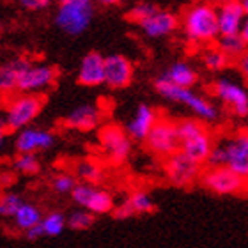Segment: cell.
Instances as JSON below:
<instances>
[{"label":"cell","mask_w":248,"mask_h":248,"mask_svg":"<svg viewBox=\"0 0 248 248\" xmlns=\"http://www.w3.org/2000/svg\"><path fill=\"white\" fill-rule=\"evenodd\" d=\"M43 231L45 236H59L64 231V227L67 225V218L59 211L48 213L46 217H43Z\"/></svg>","instance_id":"29"},{"label":"cell","mask_w":248,"mask_h":248,"mask_svg":"<svg viewBox=\"0 0 248 248\" xmlns=\"http://www.w3.org/2000/svg\"><path fill=\"white\" fill-rule=\"evenodd\" d=\"M71 199L77 202L78 206L91 211L93 215H107L114 211V199L107 190H101L94 185H80L73 190Z\"/></svg>","instance_id":"12"},{"label":"cell","mask_w":248,"mask_h":248,"mask_svg":"<svg viewBox=\"0 0 248 248\" xmlns=\"http://www.w3.org/2000/svg\"><path fill=\"white\" fill-rule=\"evenodd\" d=\"M247 131H248V129H247Z\"/></svg>","instance_id":"42"},{"label":"cell","mask_w":248,"mask_h":248,"mask_svg":"<svg viewBox=\"0 0 248 248\" xmlns=\"http://www.w3.org/2000/svg\"><path fill=\"white\" fill-rule=\"evenodd\" d=\"M93 15V4H80V2L59 4V9L55 13V25L69 36H78L87 31Z\"/></svg>","instance_id":"8"},{"label":"cell","mask_w":248,"mask_h":248,"mask_svg":"<svg viewBox=\"0 0 248 248\" xmlns=\"http://www.w3.org/2000/svg\"><path fill=\"white\" fill-rule=\"evenodd\" d=\"M213 94L227 107L234 115H248V93L243 85H239L232 78H218L213 83Z\"/></svg>","instance_id":"11"},{"label":"cell","mask_w":248,"mask_h":248,"mask_svg":"<svg viewBox=\"0 0 248 248\" xmlns=\"http://www.w3.org/2000/svg\"><path fill=\"white\" fill-rule=\"evenodd\" d=\"M158 11V7H155L153 4H147V2H140V4L133 5L128 13V20L135 21V23H144L149 16H153Z\"/></svg>","instance_id":"32"},{"label":"cell","mask_w":248,"mask_h":248,"mask_svg":"<svg viewBox=\"0 0 248 248\" xmlns=\"http://www.w3.org/2000/svg\"><path fill=\"white\" fill-rule=\"evenodd\" d=\"M23 234H25V238L29 239V241H36V239H39V238H43V236H45V231H43V225L39 223V225L29 229V231H27V232H23Z\"/></svg>","instance_id":"37"},{"label":"cell","mask_w":248,"mask_h":248,"mask_svg":"<svg viewBox=\"0 0 248 248\" xmlns=\"http://www.w3.org/2000/svg\"><path fill=\"white\" fill-rule=\"evenodd\" d=\"M131 137L117 124H105L99 129V145L103 147L105 155L112 163L119 165L129 156L131 151Z\"/></svg>","instance_id":"10"},{"label":"cell","mask_w":248,"mask_h":248,"mask_svg":"<svg viewBox=\"0 0 248 248\" xmlns=\"http://www.w3.org/2000/svg\"><path fill=\"white\" fill-rule=\"evenodd\" d=\"M13 222H15L16 229H20L21 232H27L29 229L36 227V225H39V223L43 222V215L37 206L25 202V204L20 207V211L15 215Z\"/></svg>","instance_id":"23"},{"label":"cell","mask_w":248,"mask_h":248,"mask_svg":"<svg viewBox=\"0 0 248 248\" xmlns=\"http://www.w3.org/2000/svg\"><path fill=\"white\" fill-rule=\"evenodd\" d=\"M163 78L172 83H176V85H179V87L191 89L197 82V71H195V67L190 66L188 62H176V64H172V66L167 69Z\"/></svg>","instance_id":"22"},{"label":"cell","mask_w":248,"mask_h":248,"mask_svg":"<svg viewBox=\"0 0 248 248\" xmlns=\"http://www.w3.org/2000/svg\"><path fill=\"white\" fill-rule=\"evenodd\" d=\"M202 186L217 195H245L248 181L229 167H209L201 176Z\"/></svg>","instance_id":"6"},{"label":"cell","mask_w":248,"mask_h":248,"mask_svg":"<svg viewBox=\"0 0 248 248\" xmlns=\"http://www.w3.org/2000/svg\"><path fill=\"white\" fill-rule=\"evenodd\" d=\"M163 172L169 183L177 188H188L197 179H201V163L191 160L190 156L185 155L183 151H177L176 155L169 156L163 165Z\"/></svg>","instance_id":"9"},{"label":"cell","mask_w":248,"mask_h":248,"mask_svg":"<svg viewBox=\"0 0 248 248\" xmlns=\"http://www.w3.org/2000/svg\"><path fill=\"white\" fill-rule=\"evenodd\" d=\"M179 137H181V151L188 155L197 163H207L213 153L215 142L209 129L199 121L186 119L177 124Z\"/></svg>","instance_id":"4"},{"label":"cell","mask_w":248,"mask_h":248,"mask_svg":"<svg viewBox=\"0 0 248 248\" xmlns=\"http://www.w3.org/2000/svg\"><path fill=\"white\" fill-rule=\"evenodd\" d=\"M31 62L27 59H11L0 67V91L2 94H13L18 93V83Z\"/></svg>","instance_id":"20"},{"label":"cell","mask_w":248,"mask_h":248,"mask_svg":"<svg viewBox=\"0 0 248 248\" xmlns=\"http://www.w3.org/2000/svg\"><path fill=\"white\" fill-rule=\"evenodd\" d=\"M209 167H229L248 181V131H238L215 144Z\"/></svg>","instance_id":"2"},{"label":"cell","mask_w":248,"mask_h":248,"mask_svg":"<svg viewBox=\"0 0 248 248\" xmlns=\"http://www.w3.org/2000/svg\"><path fill=\"white\" fill-rule=\"evenodd\" d=\"M229 59H236L238 61L241 55L248 50V43L243 39L241 34H234V36H220L218 37V45Z\"/></svg>","instance_id":"25"},{"label":"cell","mask_w":248,"mask_h":248,"mask_svg":"<svg viewBox=\"0 0 248 248\" xmlns=\"http://www.w3.org/2000/svg\"><path fill=\"white\" fill-rule=\"evenodd\" d=\"M78 82L87 87H98L105 83V57L98 52H89L78 67Z\"/></svg>","instance_id":"17"},{"label":"cell","mask_w":248,"mask_h":248,"mask_svg":"<svg viewBox=\"0 0 248 248\" xmlns=\"http://www.w3.org/2000/svg\"><path fill=\"white\" fill-rule=\"evenodd\" d=\"M94 220H96V215H93L87 209L75 211L67 218V227L71 229V231H87V229L93 227Z\"/></svg>","instance_id":"31"},{"label":"cell","mask_w":248,"mask_h":248,"mask_svg":"<svg viewBox=\"0 0 248 248\" xmlns=\"http://www.w3.org/2000/svg\"><path fill=\"white\" fill-rule=\"evenodd\" d=\"M218 27H220V36H234L241 34L247 11L241 5V2L234 4H220L218 5Z\"/></svg>","instance_id":"16"},{"label":"cell","mask_w":248,"mask_h":248,"mask_svg":"<svg viewBox=\"0 0 248 248\" xmlns=\"http://www.w3.org/2000/svg\"><path fill=\"white\" fill-rule=\"evenodd\" d=\"M231 59L218 46H207L202 50V64L209 71H222L229 66Z\"/></svg>","instance_id":"26"},{"label":"cell","mask_w":248,"mask_h":248,"mask_svg":"<svg viewBox=\"0 0 248 248\" xmlns=\"http://www.w3.org/2000/svg\"><path fill=\"white\" fill-rule=\"evenodd\" d=\"M55 142L52 131L39 128H25L16 133V151L18 153H27V155H36L37 151L50 149Z\"/></svg>","instance_id":"15"},{"label":"cell","mask_w":248,"mask_h":248,"mask_svg":"<svg viewBox=\"0 0 248 248\" xmlns=\"http://www.w3.org/2000/svg\"><path fill=\"white\" fill-rule=\"evenodd\" d=\"M75 172H77V177L80 181H83L85 185H98L101 179H103V167L99 165L98 161L94 160H83L78 161L77 167H75Z\"/></svg>","instance_id":"24"},{"label":"cell","mask_w":248,"mask_h":248,"mask_svg":"<svg viewBox=\"0 0 248 248\" xmlns=\"http://www.w3.org/2000/svg\"><path fill=\"white\" fill-rule=\"evenodd\" d=\"M20 5L23 9H29V11H41L45 7L50 5L52 0H18Z\"/></svg>","instance_id":"35"},{"label":"cell","mask_w":248,"mask_h":248,"mask_svg":"<svg viewBox=\"0 0 248 248\" xmlns=\"http://www.w3.org/2000/svg\"><path fill=\"white\" fill-rule=\"evenodd\" d=\"M13 169L20 174H25V176H34L41 170V165H39V160H37L36 155H27V153H20L13 160Z\"/></svg>","instance_id":"27"},{"label":"cell","mask_w":248,"mask_h":248,"mask_svg":"<svg viewBox=\"0 0 248 248\" xmlns=\"http://www.w3.org/2000/svg\"><path fill=\"white\" fill-rule=\"evenodd\" d=\"M133 215H135V211L128 199H126L123 204H119L117 207H114V211H112V217H114L115 220H128V218H131Z\"/></svg>","instance_id":"34"},{"label":"cell","mask_w":248,"mask_h":248,"mask_svg":"<svg viewBox=\"0 0 248 248\" xmlns=\"http://www.w3.org/2000/svg\"><path fill=\"white\" fill-rule=\"evenodd\" d=\"M128 201L131 204V207H133L135 215H149V213H153L156 209L155 201L151 199V195L147 191H142V190L133 191L128 197Z\"/></svg>","instance_id":"28"},{"label":"cell","mask_w":248,"mask_h":248,"mask_svg":"<svg viewBox=\"0 0 248 248\" xmlns=\"http://www.w3.org/2000/svg\"><path fill=\"white\" fill-rule=\"evenodd\" d=\"M179 21H177L176 15H172L169 11L158 9L153 16H149L144 23H140V29L147 37H167L170 36L172 32L176 31Z\"/></svg>","instance_id":"19"},{"label":"cell","mask_w":248,"mask_h":248,"mask_svg":"<svg viewBox=\"0 0 248 248\" xmlns=\"http://www.w3.org/2000/svg\"><path fill=\"white\" fill-rule=\"evenodd\" d=\"M158 115L153 108H151L149 105H139L137 110H135L133 117L129 119L128 126H126V131L131 139L135 140H145L149 137V133L153 131V128L156 126L158 123Z\"/></svg>","instance_id":"18"},{"label":"cell","mask_w":248,"mask_h":248,"mask_svg":"<svg viewBox=\"0 0 248 248\" xmlns=\"http://www.w3.org/2000/svg\"><path fill=\"white\" fill-rule=\"evenodd\" d=\"M101 114L94 105H80L67 115L66 126L77 131H93L99 124Z\"/></svg>","instance_id":"21"},{"label":"cell","mask_w":248,"mask_h":248,"mask_svg":"<svg viewBox=\"0 0 248 248\" xmlns=\"http://www.w3.org/2000/svg\"><path fill=\"white\" fill-rule=\"evenodd\" d=\"M147 149L156 156L169 158L181 151V137H179V126L169 119H160L145 139Z\"/></svg>","instance_id":"7"},{"label":"cell","mask_w":248,"mask_h":248,"mask_svg":"<svg viewBox=\"0 0 248 248\" xmlns=\"http://www.w3.org/2000/svg\"><path fill=\"white\" fill-rule=\"evenodd\" d=\"M71 2H80V4H93V0H59V4H71Z\"/></svg>","instance_id":"39"},{"label":"cell","mask_w":248,"mask_h":248,"mask_svg":"<svg viewBox=\"0 0 248 248\" xmlns=\"http://www.w3.org/2000/svg\"><path fill=\"white\" fill-rule=\"evenodd\" d=\"M99 4H105V5H114V4H119L121 0H98Z\"/></svg>","instance_id":"40"},{"label":"cell","mask_w":248,"mask_h":248,"mask_svg":"<svg viewBox=\"0 0 248 248\" xmlns=\"http://www.w3.org/2000/svg\"><path fill=\"white\" fill-rule=\"evenodd\" d=\"M43 110V98L39 94L20 93L9 99L4 112V126L9 131H21L37 119Z\"/></svg>","instance_id":"5"},{"label":"cell","mask_w":248,"mask_h":248,"mask_svg":"<svg viewBox=\"0 0 248 248\" xmlns=\"http://www.w3.org/2000/svg\"><path fill=\"white\" fill-rule=\"evenodd\" d=\"M133 78V66L128 59L119 53L105 57V83L112 89L128 87Z\"/></svg>","instance_id":"14"},{"label":"cell","mask_w":248,"mask_h":248,"mask_svg":"<svg viewBox=\"0 0 248 248\" xmlns=\"http://www.w3.org/2000/svg\"><path fill=\"white\" fill-rule=\"evenodd\" d=\"M241 36H243V39L248 43V15H247V18H245L243 29H241Z\"/></svg>","instance_id":"38"},{"label":"cell","mask_w":248,"mask_h":248,"mask_svg":"<svg viewBox=\"0 0 248 248\" xmlns=\"http://www.w3.org/2000/svg\"><path fill=\"white\" fill-rule=\"evenodd\" d=\"M236 67H238L239 75L243 77V80L248 83V50L236 61Z\"/></svg>","instance_id":"36"},{"label":"cell","mask_w":248,"mask_h":248,"mask_svg":"<svg viewBox=\"0 0 248 248\" xmlns=\"http://www.w3.org/2000/svg\"><path fill=\"white\" fill-rule=\"evenodd\" d=\"M155 87L160 96H163L169 101H174V103L185 105L186 108H190L202 121L213 123V121L218 119L217 107L211 101H207L206 98H202L201 94H197L195 91H191L190 87H179L176 83L165 80L163 77H160L156 80Z\"/></svg>","instance_id":"3"},{"label":"cell","mask_w":248,"mask_h":248,"mask_svg":"<svg viewBox=\"0 0 248 248\" xmlns=\"http://www.w3.org/2000/svg\"><path fill=\"white\" fill-rule=\"evenodd\" d=\"M25 202L21 201V197L13 191H5L0 197V215L4 218H15V215L20 211V207Z\"/></svg>","instance_id":"30"},{"label":"cell","mask_w":248,"mask_h":248,"mask_svg":"<svg viewBox=\"0 0 248 248\" xmlns=\"http://www.w3.org/2000/svg\"><path fill=\"white\" fill-rule=\"evenodd\" d=\"M218 4H234V2H241V0H217Z\"/></svg>","instance_id":"41"},{"label":"cell","mask_w":248,"mask_h":248,"mask_svg":"<svg viewBox=\"0 0 248 248\" xmlns=\"http://www.w3.org/2000/svg\"><path fill=\"white\" fill-rule=\"evenodd\" d=\"M57 80V69L50 64H37L31 62L23 71L18 83V93L39 94L45 89L52 87Z\"/></svg>","instance_id":"13"},{"label":"cell","mask_w":248,"mask_h":248,"mask_svg":"<svg viewBox=\"0 0 248 248\" xmlns=\"http://www.w3.org/2000/svg\"><path fill=\"white\" fill-rule=\"evenodd\" d=\"M78 186V183H77V177L75 176H71V174H57V176L53 177L52 179V188L57 193H73V190Z\"/></svg>","instance_id":"33"},{"label":"cell","mask_w":248,"mask_h":248,"mask_svg":"<svg viewBox=\"0 0 248 248\" xmlns=\"http://www.w3.org/2000/svg\"><path fill=\"white\" fill-rule=\"evenodd\" d=\"M183 32L186 39L195 45L213 43L217 37H220L217 9L206 2L188 7L183 16Z\"/></svg>","instance_id":"1"}]
</instances>
